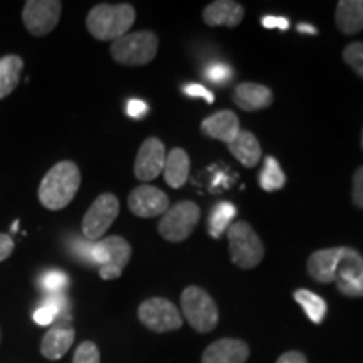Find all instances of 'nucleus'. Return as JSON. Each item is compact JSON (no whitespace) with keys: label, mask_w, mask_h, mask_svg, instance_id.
<instances>
[{"label":"nucleus","mask_w":363,"mask_h":363,"mask_svg":"<svg viewBox=\"0 0 363 363\" xmlns=\"http://www.w3.org/2000/svg\"><path fill=\"white\" fill-rule=\"evenodd\" d=\"M158 51V38L152 30L125 34L123 38L113 40L110 52L118 65L145 66L152 62Z\"/></svg>","instance_id":"obj_5"},{"label":"nucleus","mask_w":363,"mask_h":363,"mask_svg":"<svg viewBox=\"0 0 363 363\" xmlns=\"http://www.w3.org/2000/svg\"><path fill=\"white\" fill-rule=\"evenodd\" d=\"M293 298L296 299L298 305L306 311L308 318H310L313 323L320 325L321 321L325 320L328 306H326L325 299L318 296L316 293L310 291V289H296L293 294Z\"/></svg>","instance_id":"obj_24"},{"label":"nucleus","mask_w":363,"mask_h":363,"mask_svg":"<svg viewBox=\"0 0 363 363\" xmlns=\"http://www.w3.org/2000/svg\"><path fill=\"white\" fill-rule=\"evenodd\" d=\"M343 247H328L318 249L308 257L306 269L316 283L328 284L335 281V271H337L340 256H342Z\"/></svg>","instance_id":"obj_16"},{"label":"nucleus","mask_w":363,"mask_h":363,"mask_svg":"<svg viewBox=\"0 0 363 363\" xmlns=\"http://www.w3.org/2000/svg\"><path fill=\"white\" fill-rule=\"evenodd\" d=\"M165 145L162 140L147 138L140 147L135 158V177L142 182H150L157 179L163 172L165 165Z\"/></svg>","instance_id":"obj_13"},{"label":"nucleus","mask_w":363,"mask_h":363,"mask_svg":"<svg viewBox=\"0 0 363 363\" xmlns=\"http://www.w3.org/2000/svg\"><path fill=\"white\" fill-rule=\"evenodd\" d=\"M353 190H352V201L358 208H363V165L355 170L352 179Z\"/></svg>","instance_id":"obj_32"},{"label":"nucleus","mask_w":363,"mask_h":363,"mask_svg":"<svg viewBox=\"0 0 363 363\" xmlns=\"http://www.w3.org/2000/svg\"><path fill=\"white\" fill-rule=\"evenodd\" d=\"M262 26L267 27V29H288L289 22L284 17H271L267 16L262 19Z\"/></svg>","instance_id":"obj_36"},{"label":"nucleus","mask_w":363,"mask_h":363,"mask_svg":"<svg viewBox=\"0 0 363 363\" xmlns=\"http://www.w3.org/2000/svg\"><path fill=\"white\" fill-rule=\"evenodd\" d=\"M276 363H308V358L301 352H286Z\"/></svg>","instance_id":"obj_37"},{"label":"nucleus","mask_w":363,"mask_h":363,"mask_svg":"<svg viewBox=\"0 0 363 363\" xmlns=\"http://www.w3.org/2000/svg\"><path fill=\"white\" fill-rule=\"evenodd\" d=\"M259 185L266 192H274L281 190L286 185V175L281 170V165L274 157H266L264 165L259 174Z\"/></svg>","instance_id":"obj_26"},{"label":"nucleus","mask_w":363,"mask_h":363,"mask_svg":"<svg viewBox=\"0 0 363 363\" xmlns=\"http://www.w3.org/2000/svg\"><path fill=\"white\" fill-rule=\"evenodd\" d=\"M74 330L69 326H54L44 335L40 342V353L48 360H61L74 343Z\"/></svg>","instance_id":"obj_20"},{"label":"nucleus","mask_w":363,"mask_h":363,"mask_svg":"<svg viewBox=\"0 0 363 363\" xmlns=\"http://www.w3.org/2000/svg\"><path fill=\"white\" fill-rule=\"evenodd\" d=\"M180 306L185 320L199 333H208L219 323V308L211 294L199 286H189L184 289Z\"/></svg>","instance_id":"obj_4"},{"label":"nucleus","mask_w":363,"mask_h":363,"mask_svg":"<svg viewBox=\"0 0 363 363\" xmlns=\"http://www.w3.org/2000/svg\"><path fill=\"white\" fill-rule=\"evenodd\" d=\"M0 338H2V335H0Z\"/></svg>","instance_id":"obj_40"},{"label":"nucleus","mask_w":363,"mask_h":363,"mask_svg":"<svg viewBox=\"0 0 363 363\" xmlns=\"http://www.w3.org/2000/svg\"><path fill=\"white\" fill-rule=\"evenodd\" d=\"M61 11L62 4L57 0H29L22 11V22L30 34L43 38L57 26Z\"/></svg>","instance_id":"obj_11"},{"label":"nucleus","mask_w":363,"mask_h":363,"mask_svg":"<svg viewBox=\"0 0 363 363\" xmlns=\"http://www.w3.org/2000/svg\"><path fill=\"white\" fill-rule=\"evenodd\" d=\"M201 220V207L192 201H182L170 207L158 222V233L169 242H182L192 234Z\"/></svg>","instance_id":"obj_7"},{"label":"nucleus","mask_w":363,"mask_h":363,"mask_svg":"<svg viewBox=\"0 0 363 363\" xmlns=\"http://www.w3.org/2000/svg\"><path fill=\"white\" fill-rule=\"evenodd\" d=\"M126 113L131 118H143L148 113V104L142 99H130V103L126 104Z\"/></svg>","instance_id":"obj_34"},{"label":"nucleus","mask_w":363,"mask_h":363,"mask_svg":"<svg viewBox=\"0 0 363 363\" xmlns=\"http://www.w3.org/2000/svg\"><path fill=\"white\" fill-rule=\"evenodd\" d=\"M13 251V240L11 235L0 234V262L6 261Z\"/></svg>","instance_id":"obj_35"},{"label":"nucleus","mask_w":363,"mask_h":363,"mask_svg":"<svg viewBox=\"0 0 363 363\" xmlns=\"http://www.w3.org/2000/svg\"><path fill=\"white\" fill-rule=\"evenodd\" d=\"M163 177L172 189L184 187L190 175V158L184 148H174L167 153Z\"/></svg>","instance_id":"obj_21"},{"label":"nucleus","mask_w":363,"mask_h":363,"mask_svg":"<svg viewBox=\"0 0 363 363\" xmlns=\"http://www.w3.org/2000/svg\"><path fill=\"white\" fill-rule=\"evenodd\" d=\"M185 94H189V96L192 98H202L206 99L207 103H214V94H212V91H208L207 88H203L201 84H189L184 88Z\"/></svg>","instance_id":"obj_33"},{"label":"nucleus","mask_w":363,"mask_h":363,"mask_svg":"<svg viewBox=\"0 0 363 363\" xmlns=\"http://www.w3.org/2000/svg\"><path fill=\"white\" fill-rule=\"evenodd\" d=\"M233 98L234 103L242 111H259L271 106L274 94L267 86L257 83H239L234 88Z\"/></svg>","instance_id":"obj_17"},{"label":"nucleus","mask_w":363,"mask_h":363,"mask_svg":"<svg viewBox=\"0 0 363 363\" xmlns=\"http://www.w3.org/2000/svg\"><path fill=\"white\" fill-rule=\"evenodd\" d=\"M206 78L211 81V83L216 84H227L230 79L234 78L233 67L224 65V62H212L206 67Z\"/></svg>","instance_id":"obj_29"},{"label":"nucleus","mask_w":363,"mask_h":363,"mask_svg":"<svg viewBox=\"0 0 363 363\" xmlns=\"http://www.w3.org/2000/svg\"><path fill=\"white\" fill-rule=\"evenodd\" d=\"M343 61L363 79V43H352L345 48Z\"/></svg>","instance_id":"obj_28"},{"label":"nucleus","mask_w":363,"mask_h":363,"mask_svg":"<svg viewBox=\"0 0 363 363\" xmlns=\"http://www.w3.org/2000/svg\"><path fill=\"white\" fill-rule=\"evenodd\" d=\"M136 12L130 4H98L86 19L89 34L98 40H116L128 34L135 24Z\"/></svg>","instance_id":"obj_2"},{"label":"nucleus","mask_w":363,"mask_h":363,"mask_svg":"<svg viewBox=\"0 0 363 363\" xmlns=\"http://www.w3.org/2000/svg\"><path fill=\"white\" fill-rule=\"evenodd\" d=\"M138 320L148 330L157 331V333L175 331L184 325V318L179 313V308L165 298L145 299L138 306Z\"/></svg>","instance_id":"obj_9"},{"label":"nucleus","mask_w":363,"mask_h":363,"mask_svg":"<svg viewBox=\"0 0 363 363\" xmlns=\"http://www.w3.org/2000/svg\"><path fill=\"white\" fill-rule=\"evenodd\" d=\"M235 207L230 202H219L212 211L211 219H208V233L214 239L220 238L222 234L227 233L230 225H233V219L235 217Z\"/></svg>","instance_id":"obj_25"},{"label":"nucleus","mask_w":363,"mask_h":363,"mask_svg":"<svg viewBox=\"0 0 363 363\" xmlns=\"http://www.w3.org/2000/svg\"><path fill=\"white\" fill-rule=\"evenodd\" d=\"M72 363H99V350L93 342H83L76 348Z\"/></svg>","instance_id":"obj_30"},{"label":"nucleus","mask_w":363,"mask_h":363,"mask_svg":"<svg viewBox=\"0 0 363 363\" xmlns=\"http://www.w3.org/2000/svg\"><path fill=\"white\" fill-rule=\"evenodd\" d=\"M227 147L235 160L242 163L246 169H254L262 157L259 140L256 138V135L246 130H240L239 135Z\"/></svg>","instance_id":"obj_19"},{"label":"nucleus","mask_w":363,"mask_h":363,"mask_svg":"<svg viewBox=\"0 0 363 363\" xmlns=\"http://www.w3.org/2000/svg\"><path fill=\"white\" fill-rule=\"evenodd\" d=\"M93 266L99 267V276L104 281L118 279L130 262L131 246L120 235H110L93 244Z\"/></svg>","instance_id":"obj_6"},{"label":"nucleus","mask_w":363,"mask_h":363,"mask_svg":"<svg viewBox=\"0 0 363 363\" xmlns=\"http://www.w3.org/2000/svg\"><path fill=\"white\" fill-rule=\"evenodd\" d=\"M230 259L240 269H252L264 257V244L251 224L239 220L227 229Z\"/></svg>","instance_id":"obj_3"},{"label":"nucleus","mask_w":363,"mask_h":363,"mask_svg":"<svg viewBox=\"0 0 363 363\" xmlns=\"http://www.w3.org/2000/svg\"><path fill=\"white\" fill-rule=\"evenodd\" d=\"M298 33L299 34H316V29L313 26H308V24H299L298 26Z\"/></svg>","instance_id":"obj_38"},{"label":"nucleus","mask_w":363,"mask_h":363,"mask_svg":"<svg viewBox=\"0 0 363 363\" xmlns=\"http://www.w3.org/2000/svg\"><path fill=\"white\" fill-rule=\"evenodd\" d=\"M118 212H120V201L116 199V195L113 194H101L98 195V199L91 203L83 217V235L84 239L91 240V242H98L101 240L104 234L108 233V229L113 225V222L116 220Z\"/></svg>","instance_id":"obj_8"},{"label":"nucleus","mask_w":363,"mask_h":363,"mask_svg":"<svg viewBox=\"0 0 363 363\" xmlns=\"http://www.w3.org/2000/svg\"><path fill=\"white\" fill-rule=\"evenodd\" d=\"M81 187V172L74 162H59L44 175L39 185V202L49 211L69 206Z\"/></svg>","instance_id":"obj_1"},{"label":"nucleus","mask_w":363,"mask_h":363,"mask_svg":"<svg viewBox=\"0 0 363 363\" xmlns=\"http://www.w3.org/2000/svg\"><path fill=\"white\" fill-rule=\"evenodd\" d=\"M67 284H69V278H67L65 272L57 269L44 272V274L39 278L40 289L48 294L62 293L67 288Z\"/></svg>","instance_id":"obj_27"},{"label":"nucleus","mask_w":363,"mask_h":363,"mask_svg":"<svg viewBox=\"0 0 363 363\" xmlns=\"http://www.w3.org/2000/svg\"><path fill=\"white\" fill-rule=\"evenodd\" d=\"M362 148H363V130H362Z\"/></svg>","instance_id":"obj_39"},{"label":"nucleus","mask_w":363,"mask_h":363,"mask_svg":"<svg viewBox=\"0 0 363 363\" xmlns=\"http://www.w3.org/2000/svg\"><path fill=\"white\" fill-rule=\"evenodd\" d=\"M247 358V343L238 338L217 340L202 353V363H246Z\"/></svg>","instance_id":"obj_14"},{"label":"nucleus","mask_w":363,"mask_h":363,"mask_svg":"<svg viewBox=\"0 0 363 363\" xmlns=\"http://www.w3.org/2000/svg\"><path fill=\"white\" fill-rule=\"evenodd\" d=\"M201 130L203 135L208 136V138L219 140V142L229 145L240 131L239 118L235 116L234 111H217L202 121Z\"/></svg>","instance_id":"obj_15"},{"label":"nucleus","mask_w":363,"mask_h":363,"mask_svg":"<svg viewBox=\"0 0 363 363\" xmlns=\"http://www.w3.org/2000/svg\"><path fill=\"white\" fill-rule=\"evenodd\" d=\"M202 17L211 27H238L244 19V7L233 0H216L203 9Z\"/></svg>","instance_id":"obj_18"},{"label":"nucleus","mask_w":363,"mask_h":363,"mask_svg":"<svg viewBox=\"0 0 363 363\" xmlns=\"http://www.w3.org/2000/svg\"><path fill=\"white\" fill-rule=\"evenodd\" d=\"M93 244L88 239H72L69 244L71 252L74 254L76 257L81 261H84L86 264H93V257H91V252H93Z\"/></svg>","instance_id":"obj_31"},{"label":"nucleus","mask_w":363,"mask_h":363,"mask_svg":"<svg viewBox=\"0 0 363 363\" xmlns=\"http://www.w3.org/2000/svg\"><path fill=\"white\" fill-rule=\"evenodd\" d=\"M24 61L16 54H9L0 59V99L9 96L17 88Z\"/></svg>","instance_id":"obj_23"},{"label":"nucleus","mask_w":363,"mask_h":363,"mask_svg":"<svg viewBox=\"0 0 363 363\" xmlns=\"http://www.w3.org/2000/svg\"><path fill=\"white\" fill-rule=\"evenodd\" d=\"M128 207L135 216L143 219L163 216L170 208L169 195L153 185H140L128 195Z\"/></svg>","instance_id":"obj_12"},{"label":"nucleus","mask_w":363,"mask_h":363,"mask_svg":"<svg viewBox=\"0 0 363 363\" xmlns=\"http://www.w3.org/2000/svg\"><path fill=\"white\" fill-rule=\"evenodd\" d=\"M335 284L338 291L348 298L363 296V256L357 249L343 247L337 271Z\"/></svg>","instance_id":"obj_10"},{"label":"nucleus","mask_w":363,"mask_h":363,"mask_svg":"<svg viewBox=\"0 0 363 363\" xmlns=\"http://www.w3.org/2000/svg\"><path fill=\"white\" fill-rule=\"evenodd\" d=\"M335 24L345 35L358 34L363 29V0H342L335 12Z\"/></svg>","instance_id":"obj_22"}]
</instances>
